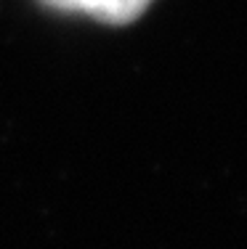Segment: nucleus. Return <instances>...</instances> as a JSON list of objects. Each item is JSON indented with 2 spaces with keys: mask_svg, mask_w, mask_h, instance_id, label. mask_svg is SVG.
Masks as SVG:
<instances>
[{
  "mask_svg": "<svg viewBox=\"0 0 247 249\" xmlns=\"http://www.w3.org/2000/svg\"><path fill=\"white\" fill-rule=\"evenodd\" d=\"M45 3L64 11H85L112 24H125L138 19L152 0H45Z\"/></svg>",
  "mask_w": 247,
  "mask_h": 249,
  "instance_id": "nucleus-1",
  "label": "nucleus"
}]
</instances>
